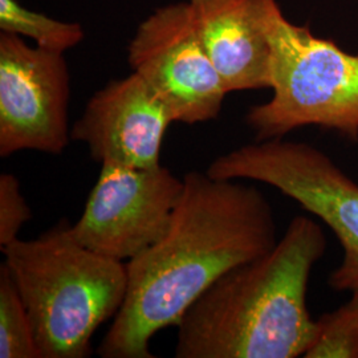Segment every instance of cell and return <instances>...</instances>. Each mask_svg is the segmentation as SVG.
I'll return each instance as SVG.
<instances>
[{"instance_id": "cell-12", "label": "cell", "mask_w": 358, "mask_h": 358, "mask_svg": "<svg viewBox=\"0 0 358 358\" xmlns=\"http://www.w3.org/2000/svg\"><path fill=\"white\" fill-rule=\"evenodd\" d=\"M0 358H43L26 306L7 267H0Z\"/></svg>"}, {"instance_id": "cell-11", "label": "cell", "mask_w": 358, "mask_h": 358, "mask_svg": "<svg viewBox=\"0 0 358 358\" xmlns=\"http://www.w3.org/2000/svg\"><path fill=\"white\" fill-rule=\"evenodd\" d=\"M0 31L32 38L36 47L62 53L75 48L85 38L81 24L28 10L17 0H0Z\"/></svg>"}, {"instance_id": "cell-10", "label": "cell", "mask_w": 358, "mask_h": 358, "mask_svg": "<svg viewBox=\"0 0 358 358\" xmlns=\"http://www.w3.org/2000/svg\"><path fill=\"white\" fill-rule=\"evenodd\" d=\"M199 38L227 92L271 88L266 15L272 0H187Z\"/></svg>"}, {"instance_id": "cell-1", "label": "cell", "mask_w": 358, "mask_h": 358, "mask_svg": "<svg viewBox=\"0 0 358 358\" xmlns=\"http://www.w3.org/2000/svg\"><path fill=\"white\" fill-rule=\"evenodd\" d=\"M183 183L164 238L127 263L128 292L100 357L153 358L154 334L177 327L222 275L278 243L273 208L256 186L196 170L186 173Z\"/></svg>"}, {"instance_id": "cell-2", "label": "cell", "mask_w": 358, "mask_h": 358, "mask_svg": "<svg viewBox=\"0 0 358 358\" xmlns=\"http://www.w3.org/2000/svg\"><path fill=\"white\" fill-rule=\"evenodd\" d=\"M325 251L320 224L294 217L271 251L222 275L183 313L174 356L304 357L317 332L308 282Z\"/></svg>"}, {"instance_id": "cell-4", "label": "cell", "mask_w": 358, "mask_h": 358, "mask_svg": "<svg viewBox=\"0 0 358 358\" xmlns=\"http://www.w3.org/2000/svg\"><path fill=\"white\" fill-rule=\"evenodd\" d=\"M266 31L273 94L245 115L256 141L316 125L358 142V55L292 24L276 0L269 3Z\"/></svg>"}, {"instance_id": "cell-6", "label": "cell", "mask_w": 358, "mask_h": 358, "mask_svg": "<svg viewBox=\"0 0 358 358\" xmlns=\"http://www.w3.org/2000/svg\"><path fill=\"white\" fill-rule=\"evenodd\" d=\"M183 178L167 169L101 164L83 215L69 226L77 242L129 263L166 234L183 192Z\"/></svg>"}, {"instance_id": "cell-5", "label": "cell", "mask_w": 358, "mask_h": 358, "mask_svg": "<svg viewBox=\"0 0 358 358\" xmlns=\"http://www.w3.org/2000/svg\"><path fill=\"white\" fill-rule=\"evenodd\" d=\"M206 171L214 178L266 183L319 217L343 248L329 285L337 292L358 289V182L328 154L307 142L272 138L223 154Z\"/></svg>"}, {"instance_id": "cell-13", "label": "cell", "mask_w": 358, "mask_h": 358, "mask_svg": "<svg viewBox=\"0 0 358 358\" xmlns=\"http://www.w3.org/2000/svg\"><path fill=\"white\" fill-rule=\"evenodd\" d=\"M306 358H358V289L341 307L322 313Z\"/></svg>"}, {"instance_id": "cell-9", "label": "cell", "mask_w": 358, "mask_h": 358, "mask_svg": "<svg viewBox=\"0 0 358 358\" xmlns=\"http://www.w3.org/2000/svg\"><path fill=\"white\" fill-rule=\"evenodd\" d=\"M171 122L166 103L131 72L90 97L71 129V140L85 143L100 164L153 169L161 165L162 142Z\"/></svg>"}, {"instance_id": "cell-8", "label": "cell", "mask_w": 358, "mask_h": 358, "mask_svg": "<svg viewBox=\"0 0 358 358\" xmlns=\"http://www.w3.org/2000/svg\"><path fill=\"white\" fill-rule=\"evenodd\" d=\"M71 76L62 52L0 32V157L62 154L71 140Z\"/></svg>"}, {"instance_id": "cell-14", "label": "cell", "mask_w": 358, "mask_h": 358, "mask_svg": "<svg viewBox=\"0 0 358 358\" xmlns=\"http://www.w3.org/2000/svg\"><path fill=\"white\" fill-rule=\"evenodd\" d=\"M32 217V211L22 194L20 182L11 173L0 174V247L19 239V232Z\"/></svg>"}, {"instance_id": "cell-7", "label": "cell", "mask_w": 358, "mask_h": 358, "mask_svg": "<svg viewBox=\"0 0 358 358\" xmlns=\"http://www.w3.org/2000/svg\"><path fill=\"white\" fill-rule=\"evenodd\" d=\"M129 64L166 103L174 122L215 120L229 93L196 32L189 1L149 15L129 44Z\"/></svg>"}, {"instance_id": "cell-3", "label": "cell", "mask_w": 358, "mask_h": 358, "mask_svg": "<svg viewBox=\"0 0 358 358\" xmlns=\"http://www.w3.org/2000/svg\"><path fill=\"white\" fill-rule=\"evenodd\" d=\"M43 358H84L93 334L115 319L128 292V264L100 255L60 223L1 248Z\"/></svg>"}]
</instances>
